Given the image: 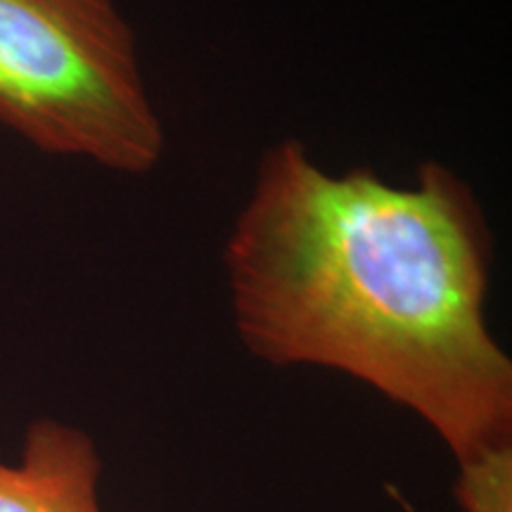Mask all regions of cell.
<instances>
[{"label": "cell", "mask_w": 512, "mask_h": 512, "mask_svg": "<svg viewBox=\"0 0 512 512\" xmlns=\"http://www.w3.org/2000/svg\"><path fill=\"white\" fill-rule=\"evenodd\" d=\"M0 126L114 174L162 162L164 124L117 0H0Z\"/></svg>", "instance_id": "7a4b0ae2"}, {"label": "cell", "mask_w": 512, "mask_h": 512, "mask_svg": "<svg viewBox=\"0 0 512 512\" xmlns=\"http://www.w3.org/2000/svg\"><path fill=\"white\" fill-rule=\"evenodd\" d=\"M100 472L86 432L41 418L27 430L22 460L0 463V512H102Z\"/></svg>", "instance_id": "3957f363"}, {"label": "cell", "mask_w": 512, "mask_h": 512, "mask_svg": "<svg viewBox=\"0 0 512 512\" xmlns=\"http://www.w3.org/2000/svg\"><path fill=\"white\" fill-rule=\"evenodd\" d=\"M456 498L463 512H512V444L458 463Z\"/></svg>", "instance_id": "277c9868"}, {"label": "cell", "mask_w": 512, "mask_h": 512, "mask_svg": "<svg viewBox=\"0 0 512 512\" xmlns=\"http://www.w3.org/2000/svg\"><path fill=\"white\" fill-rule=\"evenodd\" d=\"M223 266L256 358L368 384L456 463L512 444V361L486 320L494 238L453 169L422 162L413 185L366 166L337 176L280 140L256 164Z\"/></svg>", "instance_id": "6da1fadb"}]
</instances>
